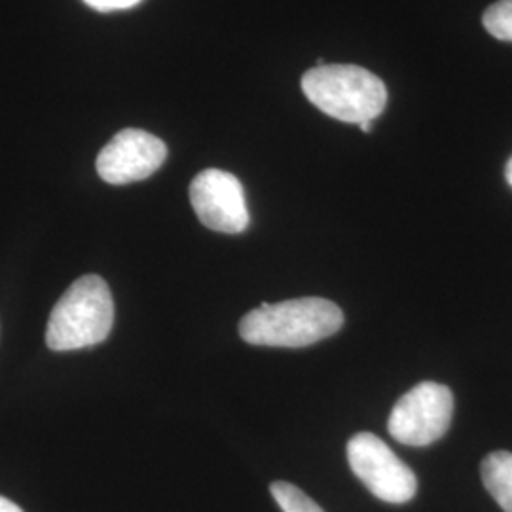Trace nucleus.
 <instances>
[{
  "mask_svg": "<svg viewBox=\"0 0 512 512\" xmlns=\"http://www.w3.org/2000/svg\"><path fill=\"white\" fill-rule=\"evenodd\" d=\"M344 325L342 310L325 298H296L279 304H260L239 323V336L253 346L306 348Z\"/></svg>",
  "mask_w": 512,
  "mask_h": 512,
  "instance_id": "f257e3e1",
  "label": "nucleus"
},
{
  "mask_svg": "<svg viewBox=\"0 0 512 512\" xmlns=\"http://www.w3.org/2000/svg\"><path fill=\"white\" fill-rule=\"evenodd\" d=\"M114 323L109 285L99 275H82L50 313L46 344L52 351L92 348L107 340Z\"/></svg>",
  "mask_w": 512,
  "mask_h": 512,
  "instance_id": "f03ea898",
  "label": "nucleus"
},
{
  "mask_svg": "<svg viewBox=\"0 0 512 512\" xmlns=\"http://www.w3.org/2000/svg\"><path fill=\"white\" fill-rule=\"evenodd\" d=\"M311 105L346 124L374 122L387 105L385 84L357 65H323L302 76Z\"/></svg>",
  "mask_w": 512,
  "mask_h": 512,
  "instance_id": "7ed1b4c3",
  "label": "nucleus"
},
{
  "mask_svg": "<svg viewBox=\"0 0 512 512\" xmlns=\"http://www.w3.org/2000/svg\"><path fill=\"white\" fill-rule=\"evenodd\" d=\"M452 418L454 395L450 387L421 382L393 406L387 431L406 446H429L446 435Z\"/></svg>",
  "mask_w": 512,
  "mask_h": 512,
  "instance_id": "20e7f679",
  "label": "nucleus"
},
{
  "mask_svg": "<svg viewBox=\"0 0 512 512\" xmlns=\"http://www.w3.org/2000/svg\"><path fill=\"white\" fill-rule=\"evenodd\" d=\"M348 461L353 475L370 494L385 503L403 505L418 492V480L412 469L372 433H357L349 439Z\"/></svg>",
  "mask_w": 512,
  "mask_h": 512,
  "instance_id": "39448f33",
  "label": "nucleus"
},
{
  "mask_svg": "<svg viewBox=\"0 0 512 512\" xmlns=\"http://www.w3.org/2000/svg\"><path fill=\"white\" fill-rule=\"evenodd\" d=\"M190 203L203 226L222 234H241L249 226L245 190L238 177L205 169L190 184Z\"/></svg>",
  "mask_w": 512,
  "mask_h": 512,
  "instance_id": "423d86ee",
  "label": "nucleus"
},
{
  "mask_svg": "<svg viewBox=\"0 0 512 512\" xmlns=\"http://www.w3.org/2000/svg\"><path fill=\"white\" fill-rule=\"evenodd\" d=\"M167 158V147L143 129H122L97 156V173L105 183L129 184L154 175Z\"/></svg>",
  "mask_w": 512,
  "mask_h": 512,
  "instance_id": "0eeeda50",
  "label": "nucleus"
},
{
  "mask_svg": "<svg viewBox=\"0 0 512 512\" xmlns=\"http://www.w3.org/2000/svg\"><path fill=\"white\" fill-rule=\"evenodd\" d=\"M480 475L486 490L505 512H512V454L511 452H492L482 465Z\"/></svg>",
  "mask_w": 512,
  "mask_h": 512,
  "instance_id": "6e6552de",
  "label": "nucleus"
},
{
  "mask_svg": "<svg viewBox=\"0 0 512 512\" xmlns=\"http://www.w3.org/2000/svg\"><path fill=\"white\" fill-rule=\"evenodd\" d=\"M270 492L283 512H325L300 488L289 482H274Z\"/></svg>",
  "mask_w": 512,
  "mask_h": 512,
  "instance_id": "1a4fd4ad",
  "label": "nucleus"
},
{
  "mask_svg": "<svg viewBox=\"0 0 512 512\" xmlns=\"http://www.w3.org/2000/svg\"><path fill=\"white\" fill-rule=\"evenodd\" d=\"M482 23L492 37L512 42V0H499L492 4L486 10Z\"/></svg>",
  "mask_w": 512,
  "mask_h": 512,
  "instance_id": "9d476101",
  "label": "nucleus"
},
{
  "mask_svg": "<svg viewBox=\"0 0 512 512\" xmlns=\"http://www.w3.org/2000/svg\"><path fill=\"white\" fill-rule=\"evenodd\" d=\"M90 8L97 12H114V10H128L141 0H84Z\"/></svg>",
  "mask_w": 512,
  "mask_h": 512,
  "instance_id": "9b49d317",
  "label": "nucleus"
},
{
  "mask_svg": "<svg viewBox=\"0 0 512 512\" xmlns=\"http://www.w3.org/2000/svg\"><path fill=\"white\" fill-rule=\"evenodd\" d=\"M0 512H23L19 509L18 505L6 497L0 495Z\"/></svg>",
  "mask_w": 512,
  "mask_h": 512,
  "instance_id": "f8f14e48",
  "label": "nucleus"
},
{
  "mask_svg": "<svg viewBox=\"0 0 512 512\" xmlns=\"http://www.w3.org/2000/svg\"><path fill=\"white\" fill-rule=\"evenodd\" d=\"M505 177H507V183L512 186V158L509 160L507 167H505Z\"/></svg>",
  "mask_w": 512,
  "mask_h": 512,
  "instance_id": "ddd939ff",
  "label": "nucleus"
}]
</instances>
